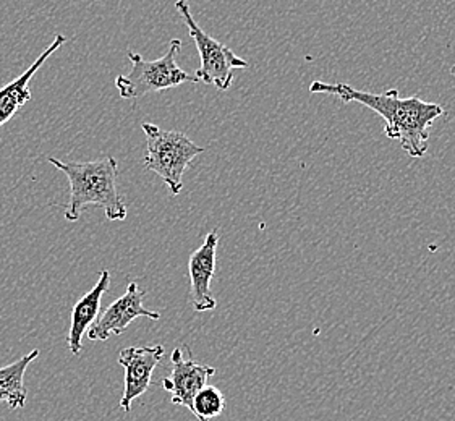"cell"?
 Here are the masks:
<instances>
[{"instance_id": "6da1fadb", "label": "cell", "mask_w": 455, "mask_h": 421, "mask_svg": "<svg viewBox=\"0 0 455 421\" xmlns=\"http://www.w3.org/2000/svg\"><path fill=\"white\" fill-rule=\"evenodd\" d=\"M311 94H334L346 104L356 102L373 110L384 120V135L397 139L410 157H423L429 147V130L446 114L443 106L427 102L419 96L401 98L397 90L373 94L360 91L346 83L313 82Z\"/></svg>"}, {"instance_id": "7a4b0ae2", "label": "cell", "mask_w": 455, "mask_h": 421, "mask_svg": "<svg viewBox=\"0 0 455 421\" xmlns=\"http://www.w3.org/2000/svg\"><path fill=\"white\" fill-rule=\"evenodd\" d=\"M47 161L64 172L70 184V202L65 206V219L76 222L88 204H96L104 210L108 220H124L127 206L117 190L119 161L104 156L90 163H64L55 157Z\"/></svg>"}, {"instance_id": "3957f363", "label": "cell", "mask_w": 455, "mask_h": 421, "mask_svg": "<svg viewBox=\"0 0 455 421\" xmlns=\"http://www.w3.org/2000/svg\"><path fill=\"white\" fill-rule=\"evenodd\" d=\"M141 129L146 135L145 167L161 177L172 196L183 190V174L193 159L204 153L183 131L159 129L145 122Z\"/></svg>"}, {"instance_id": "277c9868", "label": "cell", "mask_w": 455, "mask_h": 421, "mask_svg": "<svg viewBox=\"0 0 455 421\" xmlns=\"http://www.w3.org/2000/svg\"><path fill=\"white\" fill-rule=\"evenodd\" d=\"M182 49L180 39H172L169 49L163 57L156 60H146L143 55L128 51V60L132 62V70L128 75H119L116 78V86L122 99H140L149 92L165 91L180 86L183 83H198L182 70L175 57Z\"/></svg>"}, {"instance_id": "5b68a950", "label": "cell", "mask_w": 455, "mask_h": 421, "mask_svg": "<svg viewBox=\"0 0 455 421\" xmlns=\"http://www.w3.org/2000/svg\"><path fill=\"white\" fill-rule=\"evenodd\" d=\"M175 9L188 27L190 36L200 54V68L195 72V78L204 84H214L219 91H228L234 82V70L248 68V62L198 27L187 0H177Z\"/></svg>"}, {"instance_id": "8992f818", "label": "cell", "mask_w": 455, "mask_h": 421, "mask_svg": "<svg viewBox=\"0 0 455 421\" xmlns=\"http://www.w3.org/2000/svg\"><path fill=\"white\" fill-rule=\"evenodd\" d=\"M146 292L138 287L137 282H130L127 292L119 297L114 303L102 312L98 320L92 322L88 330V339L94 342H104L110 338H119L128 330L132 321L138 318L161 320V314L151 312L143 306Z\"/></svg>"}, {"instance_id": "52a82bcc", "label": "cell", "mask_w": 455, "mask_h": 421, "mask_svg": "<svg viewBox=\"0 0 455 421\" xmlns=\"http://www.w3.org/2000/svg\"><path fill=\"white\" fill-rule=\"evenodd\" d=\"M163 357V346L128 347L120 352L119 365L125 369V389L120 399V409L124 412H132V403L149 389L153 373Z\"/></svg>"}, {"instance_id": "ba28073f", "label": "cell", "mask_w": 455, "mask_h": 421, "mask_svg": "<svg viewBox=\"0 0 455 421\" xmlns=\"http://www.w3.org/2000/svg\"><path fill=\"white\" fill-rule=\"evenodd\" d=\"M171 363V375L164 377L159 385L171 394L173 405H182L193 413L195 397L201 387L208 385L211 376L216 375V368L185 357L180 348L173 350Z\"/></svg>"}, {"instance_id": "9c48e42d", "label": "cell", "mask_w": 455, "mask_h": 421, "mask_svg": "<svg viewBox=\"0 0 455 421\" xmlns=\"http://www.w3.org/2000/svg\"><path fill=\"white\" fill-rule=\"evenodd\" d=\"M218 230H211L190 259V303L195 312H211L218 306V300L211 290V281L216 274V255H218Z\"/></svg>"}, {"instance_id": "30bf717a", "label": "cell", "mask_w": 455, "mask_h": 421, "mask_svg": "<svg viewBox=\"0 0 455 421\" xmlns=\"http://www.w3.org/2000/svg\"><path fill=\"white\" fill-rule=\"evenodd\" d=\"M65 41H67V37L64 35H57L52 44L47 47L46 51L39 55L33 64L29 65L27 72H23L19 78H15L13 82L7 83L5 86L0 88V127L13 119L17 115V112L27 102L31 101L33 96L29 90V83L35 78L37 70L46 64L47 59L64 46Z\"/></svg>"}, {"instance_id": "8fae6325", "label": "cell", "mask_w": 455, "mask_h": 421, "mask_svg": "<svg viewBox=\"0 0 455 421\" xmlns=\"http://www.w3.org/2000/svg\"><path fill=\"white\" fill-rule=\"evenodd\" d=\"M110 273L104 269L100 275V281L92 287L90 292L83 295L78 302L75 303L70 320V330L67 336V344L73 355H80L83 348V338L92 328V322L98 320L100 313V300L102 295L109 290Z\"/></svg>"}, {"instance_id": "7c38bea8", "label": "cell", "mask_w": 455, "mask_h": 421, "mask_svg": "<svg viewBox=\"0 0 455 421\" xmlns=\"http://www.w3.org/2000/svg\"><path fill=\"white\" fill-rule=\"evenodd\" d=\"M39 357V350H31L15 363L0 368V402L10 409H23L27 403L28 391L25 387V373L28 367Z\"/></svg>"}, {"instance_id": "4fadbf2b", "label": "cell", "mask_w": 455, "mask_h": 421, "mask_svg": "<svg viewBox=\"0 0 455 421\" xmlns=\"http://www.w3.org/2000/svg\"><path fill=\"white\" fill-rule=\"evenodd\" d=\"M226 409V397L216 385H206L193 401V417L198 421L216 418Z\"/></svg>"}, {"instance_id": "5bb4252c", "label": "cell", "mask_w": 455, "mask_h": 421, "mask_svg": "<svg viewBox=\"0 0 455 421\" xmlns=\"http://www.w3.org/2000/svg\"><path fill=\"white\" fill-rule=\"evenodd\" d=\"M452 74L455 75V67H454V68H452Z\"/></svg>"}]
</instances>
